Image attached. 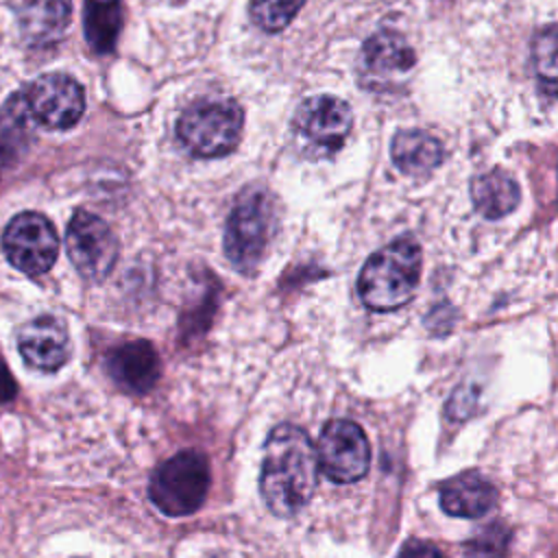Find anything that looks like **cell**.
<instances>
[{
    "label": "cell",
    "instance_id": "obj_1",
    "mask_svg": "<svg viewBox=\"0 0 558 558\" xmlns=\"http://www.w3.org/2000/svg\"><path fill=\"white\" fill-rule=\"evenodd\" d=\"M318 453L310 436L296 425H277L264 445L259 493L277 517L301 512L318 484Z\"/></svg>",
    "mask_w": 558,
    "mask_h": 558
},
{
    "label": "cell",
    "instance_id": "obj_2",
    "mask_svg": "<svg viewBox=\"0 0 558 558\" xmlns=\"http://www.w3.org/2000/svg\"><path fill=\"white\" fill-rule=\"evenodd\" d=\"M421 279V246L403 235L375 251L357 277V294L373 312L403 307L416 292Z\"/></svg>",
    "mask_w": 558,
    "mask_h": 558
},
{
    "label": "cell",
    "instance_id": "obj_3",
    "mask_svg": "<svg viewBox=\"0 0 558 558\" xmlns=\"http://www.w3.org/2000/svg\"><path fill=\"white\" fill-rule=\"evenodd\" d=\"M242 120L235 100H198L181 113L177 137L194 157H222L238 146Z\"/></svg>",
    "mask_w": 558,
    "mask_h": 558
},
{
    "label": "cell",
    "instance_id": "obj_4",
    "mask_svg": "<svg viewBox=\"0 0 558 558\" xmlns=\"http://www.w3.org/2000/svg\"><path fill=\"white\" fill-rule=\"evenodd\" d=\"M209 490L207 458L194 449H185L163 464L150 477V501L168 517H187L196 512Z\"/></svg>",
    "mask_w": 558,
    "mask_h": 558
},
{
    "label": "cell",
    "instance_id": "obj_5",
    "mask_svg": "<svg viewBox=\"0 0 558 558\" xmlns=\"http://www.w3.org/2000/svg\"><path fill=\"white\" fill-rule=\"evenodd\" d=\"M275 222L272 201L264 190H246L235 201L225 227V253L229 262L251 275L268 246Z\"/></svg>",
    "mask_w": 558,
    "mask_h": 558
},
{
    "label": "cell",
    "instance_id": "obj_6",
    "mask_svg": "<svg viewBox=\"0 0 558 558\" xmlns=\"http://www.w3.org/2000/svg\"><path fill=\"white\" fill-rule=\"evenodd\" d=\"M316 453L325 477L338 484L362 480L371 466L368 438L364 429L349 418H333L323 427Z\"/></svg>",
    "mask_w": 558,
    "mask_h": 558
},
{
    "label": "cell",
    "instance_id": "obj_7",
    "mask_svg": "<svg viewBox=\"0 0 558 558\" xmlns=\"http://www.w3.org/2000/svg\"><path fill=\"white\" fill-rule=\"evenodd\" d=\"M2 251L17 270L37 277L52 268L59 253V238L44 214L22 211L7 225Z\"/></svg>",
    "mask_w": 558,
    "mask_h": 558
},
{
    "label": "cell",
    "instance_id": "obj_8",
    "mask_svg": "<svg viewBox=\"0 0 558 558\" xmlns=\"http://www.w3.org/2000/svg\"><path fill=\"white\" fill-rule=\"evenodd\" d=\"M65 246L74 268L92 281L105 279L118 259V240L109 225L92 211L76 209L65 231Z\"/></svg>",
    "mask_w": 558,
    "mask_h": 558
},
{
    "label": "cell",
    "instance_id": "obj_9",
    "mask_svg": "<svg viewBox=\"0 0 558 558\" xmlns=\"http://www.w3.org/2000/svg\"><path fill=\"white\" fill-rule=\"evenodd\" d=\"M353 113L336 96H312L294 113V133L316 153L331 155L342 148L351 131Z\"/></svg>",
    "mask_w": 558,
    "mask_h": 558
},
{
    "label": "cell",
    "instance_id": "obj_10",
    "mask_svg": "<svg viewBox=\"0 0 558 558\" xmlns=\"http://www.w3.org/2000/svg\"><path fill=\"white\" fill-rule=\"evenodd\" d=\"M35 122L46 129H70L85 111V94L70 74H44L24 94Z\"/></svg>",
    "mask_w": 558,
    "mask_h": 558
},
{
    "label": "cell",
    "instance_id": "obj_11",
    "mask_svg": "<svg viewBox=\"0 0 558 558\" xmlns=\"http://www.w3.org/2000/svg\"><path fill=\"white\" fill-rule=\"evenodd\" d=\"M17 349L28 366L44 373L59 371L70 357L68 331L54 316H37L20 329Z\"/></svg>",
    "mask_w": 558,
    "mask_h": 558
},
{
    "label": "cell",
    "instance_id": "obj_12",
    "mask_svg": "<svg viewBox=\"0 0 558 558\" xmlns=\"http://www.w3.org/2000/svg\"><path fill=\"white\" fill-rule=\"evenodd\" d=\"M111 379L126 392H146L159 377V357L150 342L133 340L109 353Z\"/></svg>",
    "mask_w": 558,
    "mask_h": 558
},
{
    "label": "cell",
    "instance_id": "obj_13",
    "mask_svg": "<svg viewBox=\"0 0 558 558\" xmlns=\"http://www.w3.org/2000/svg\"><path fill=\"white\" fill-rule=\"evenodd\" d=\"M416 57L403 35L395 31H379L362 46V70L375 81H392L408 74Z\"/></svg>",
    "mask_w": 558,
    "mask_h": 558
},
{
    "label": "cell",
    "instance_id": "obj_14",
    "mask_svg": "<svg viewBox=\"0 0 558 558\" xmlns=\"http://www.w3.org/2000/svg\"><path fill=\"white\" fill-rule=\"evenodd\" d=\"M440 508L451 517L477 519L497 504L495 486L480 473H460L440 486Z\"/></svg>",
    "mask_w": 558,
    "mask_h": 558
},
{
    "label": "cell",
    "instance_id": "obj_15",
    "mask_svg": "<svg viewBox=\"0 0 558 558\" xmlns=\"http://www.w3.org/2000/svg\"><path fill=\"white\" fill-rule=\"evenodd\" d=\"M70 0H22L17 17L26 44L48 48L57 44L70 22Z\"/></svg>",
    "mask_w": 558,
    "mask_h": 558
},
{
    "label": "cell",
    "instance_id": "obj_16",
    "mask_svg": "<svg viewBox=\"0 0 558 558\" xmlns=\"http://www.w3.org/2000/svg\"><path fill=\"white\" fill-rule=\"evenodd\" d=\"M390 155H392V163L403 174L421 177L440 166L442 144L425 131L408 129V131H399L392 137Z\"/></svg>",
    "mask_w": 558,
    "mask_h": 558
},
{
    "label": "cell",
    "instance_id": "obj_17",
    "mask_svg": "<svg viewBox=\"0 0 558 558\" xmlns=\"http://www.w3.org/2000/svg\"><path fill=\"white\" fill-rule=\"evenodd\" d=\"M471 198L484 218H504L519 205V185L504 170H488L473 179Z\"/></svg>",
    "mask_w": 558,
    "mask_h": 558
},
{
    "label": "cell",
    "instance_id": "obj_18",
    "mask_svg": "<svg viewBox=\"0 0 558 558\" xmlns=\"http://www.w3.org/2000/svg\"><path fill=\"white\" fill-rule=\"evenodd\" d=\"M85 39L98 54L111 52L122 28L120 0H85Z\"/></svg>",
    "mask_w": 558,
    "mask_h": 558
},
{
    "label": "cell",
    "instance_id": "obj_19",
    "mask_svg": "<svg viewBox=\"0 0 558 558\" xmlns=\"http://www.w3.org/2000/svg\"><path fill=\"white\" fill-rule=\"evenodd\" d=\"M33 122L24 94H13L0 109V159L11 161L26 148Z\"/></svg>",
    "mask_w": 558,
    "mask_h": 558
},
{
    "label": "cell",
    "instance_id": "obj_20",
    "mask_svg": "<svg viewBox=\"0 0 558 558\" xmlns=\"http://www.w3.org/2000/svg\"><path fill=\"white\" fill-rule=\"evenodd\" d=\"M532 68L541 89L558 98V24H547L534 35Z\"/></svg>",
    "mask_w": 558,
    "mask_h": 558
},
{
    "label": "cell",
    "instance_id": "obj_21",
    "mask_svg": "<svg viewBox=\"0 0 558 558\" xmlns=\"http://www.w3.org/2000/svg\"><path fill=\"white\" fill-rule=\"evenodd\" d=\"M303 2L305 0H251L248 13L262 31L279 33L301 11Z\"/></svg>",
    "mask_w": 558,
    "mask_h": 558
},
{
    "label": "cell",
    "instance_id": "obj_22",
    "mask_svg": "<svg viewBox=\"0 0 558 558\" xmlns=\"http://www.w3.org/2000/svg\"><path fill=\"white\" fill-rule=\"evenodd\" d=\"M510 527L501 521H493L466 541L464 551L469 558H506L510 549Z\"/></svg>",
    "mask_w": 558,
    "mask_h": 558
},
{
    "label": "cell",
    "instance_id": "obj_23",
    "mask_svg": "<svg viewBox=\"0 0 558 558\" xmlns=\"http://www.w3.org/2000/svg\"><path fill=\"white\" fill-rule=\"evenodd\" d=\"M397 558H445V554L438 549V545L421 538H410L399 549Z\"/></svg>",
    "mask_w": 558,
    "mask_h": 558
},
{
    "label": "cell",
    "instance_id": "obj_24",
    "mask_svg": "<svg viewBox=\"0 0 558 558\" xmlns=\"http://www.w3.org/2000/svg\"><path fill=\"white\" fill-rule=\"evenodd\" d=\"M17 392V384L9 371V366L4 364V360L0 357V403H7L15 397Z\"/></svg>",
    "mask_w": 558,
    "mask_h": 558
},
{
    "label": "cell",
    "instance_id": "obj_25",
    "mask_svg": "<svg viewBox=\"0 0 558 558\" xmlns=\"http://www.w3.org/2000/svg\"><path fill=\"white\" fill-rule=\"evenodd\" d=\"M177 2H181V0H177Z\"/></svg>",
    "mask_w": 558,
    "mask_h": 558
}]
</instances>
